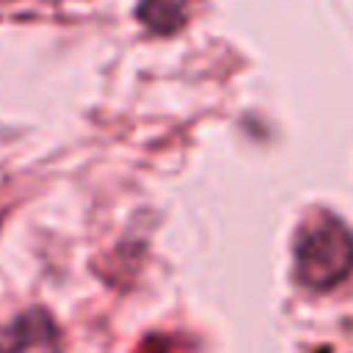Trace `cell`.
<instances>
[{"mask_svg": "<svg viewBox=\"0 0 353 353\" xmlns=\"http://www.w3.org/2000/svg\"><path fill=\"white\" fill-rule=\"evenodd\" d=\"M193 3L196 0H141L135 17L143 28H149L160 36H168L188 22Z\"/></svg>", "mask_w": 353, "mask_h": 353, "instance_id": "obj_2", "label": "cell"}, {"mask_svg": "<svg viewBox=\"0 0 353 353\" xmlns=\"http://www.w3.org/2000/svg\"><path fill=\"white\" fill-rule=\"evenodd\" d=\"M0 353H61L52 317L44 309H28L0 328Z\"/></svg>", "mask_w": 353, "mask_h": 353, "instance_id": "obj_1", "label": "cell"}]
</instances>
